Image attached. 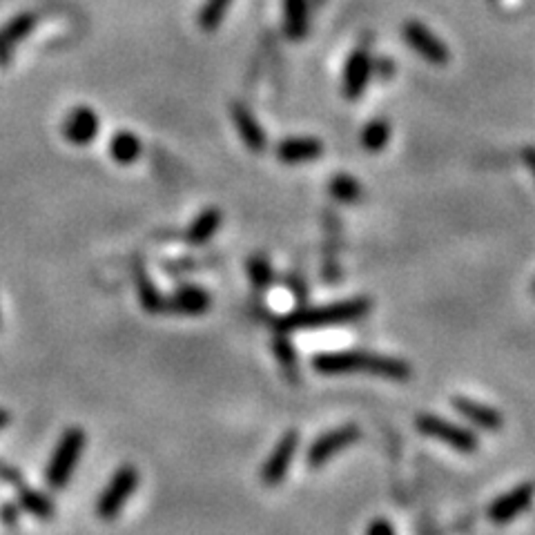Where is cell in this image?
Instances as JSON below:
<instances>
[{
  "instance_id": "1",
  "label": "cell",
  "mask_w": 535,
  "mask_h": 535,
  "mask_svg": "<svg viewBox=\"0 0 535 535\" xmlns=\"http://www.w3.org/2000/svg\"><path fill=\"white\" fill-rule=\"evenodd\" d=\"M313 368L322 375L368 373L373 377L391 382H409L410 366L397 357L368 353V350H340V353H319L313 357Z\"/></svg>"
},
{
  "instance_id": "10",
  "label": "cell",
  "mask_w": 535,
  "mask_h": 535,
  "mask_svg": "<svg viewBox=\"0 0 535 535\" xmlns=\"http://www.w3.org/2000/svg\"><path fill=\"white\" fill-rule=\"evenodd\" d=\"M99 114L88 105H79L67 114L65 123H63V134L72 145H90L99 134Z\"/></svg>"
},
{
  "instance_id": "29",
  "label": "cell",
  "mask_w": 535,
  "mask_h": 535,
  "mask_svg": "<svg viewBox=\"0 0 535 535\" xmlns=\"http://www.w3.org/2000/svg\"><path fill=\"white\" fill-rule=\"evenodd\" d=\"M288 283H290V288H292V292L297 295V299L299 301L306 299V281L299 277V274H290V277H288Z\"/></svg>"
},
{
  "instance_id": "33",
  "label": "cell",
  "mask_w": 535,
  "mask_h": 535,
  "mask_svg": "<svg viewBox=\"0 0 535 535\" xmlns=\"http://www.w3.org/2000/svg\"><path fill=\"white\" fill-rule=\"evenodd\" d=\"M317 3H322V0H317Z\"/></svg>"
},
{
  "instance_id": "16",
  "label": "cell",
  "mask_w": 535,
  "mask_h": 535,
  "mask_svg": "<svg viewBox=\"0 0 535 535\" xmlns=\"http://www.w3.org/2000/svg\"><path fill=\"white\" fill-rule=\"evenodd\" d=\"M308 22V0H283V31L288 39L304 40Z\"/></svg>"
},
{
  "instance_id": "7",
  "label": "cell",
  "mask_w": 535,
  "mask_h": 535,
  "mask_svg": "<svg viewBox=\"0 0 535 535\" xmlns=\"http://www.w3.org/2000/svg\"><path fill=\"white\" fill-rule=\"evenodd\" d=\"M297 446H299V433H283L281 440L277 442V446L272 448V453H270L268 460L262 466V479L266 487H277V484H281L286 479L292 460H295Z\"/></svg>"
},
{
  "instance_id": "26",
  "label": "cell",
  "mask_w": 535,
  "mask_h": 535,
  "mask_svg": "<svg viewBox=\"0 0 535 535\" xmlns=\"http://www.w3.org/2000/svg\"><path fill=\"white\" fill-rule=\"evenodd\" d=\"M232 4V0H205L203 9L199 13V25L201 30L214 31L226 18L228 7Z\"/></svg>"
},
{
  "instance_id": "3",
  "label": "cell",
  "mask_w": 535,
  "mask_h": 535,
  "mask_svg": "<svg viewBox=\"0 0 535 535\" xmlns=\"http://www.w3.org/2000/svg\"><path fill=\"white\" fill-rule=\"evenodd\" d=\"M85 448V433L81 427L65 428V433L58 440L56 448H54L52 457H49L47 470H45V479H47L49 488L61 491L67 487V482L74 475L76 464H79L81 455Z\"/></svg>"
},
{
  "instance_id": "22",
  "label": "cell",
  "mask_w": 535,
  "mask_h": 535,
  "mask_svg": "<svg viewBox=\"0 0 535 535\" xmlns=\"http://www.w3.org/2000/svg\"><path fill=\"white\" fill-rule=\"evenodd\" d=\"M18 505L21 509H25L27 513L34 515L39 520H52L54 513H56V506L49 500L45 493L34 491V488H21V496H18Z\"/></svg>"
},
{
  "instance_id": "23",
  "label": "cell",
  "mask_w": 535,
  "mask_h": 535,
  "mask_svg": "<svg viewBox=\"0 0 535 535\" xmlns=\"http://www.w3.org/2000/svg\"><path fill=\"white\" fill-rule=\"evenodd\" d=\"M391 139V125L384 118H375L361 130V145L368 152H382Z\"/></svg>"
},
{
  "instance_id": "4",
  "label": "cell",
  "mask_w": 535,
  "mask_h": 535,
  "mask_svg": "<svg viewBox=\"0 0 535 535\" xmlns=\"http://www.w3.org/2000/svg\"><path fill=\"white\" fill-rule=\"evenodd\" d=\"M136 487H139V470L132 464L118 466L116 473L112 475V479H109L108 487L99 496V502H96L99 518L105 520V522L116 518L123 506H125V502L132 497V493L136 491Z\"/></svg>"
},
{
  "instance_id": "30",
  "label": "cell",
  "mask_w": 535,
  "mask_h": 535,
  "mask_svg": "<svg viewBox=\"0 0 535 535\" xmlns=\"http://www.w3.org/2000/svg\"><path fill=\"white\" fill-rule=\"evenodd\" d=\"M522 161H524V166L531 170V175L535 177V148H524L522 150Z\"/></svg>"
},
{
  "instance_id": "24",
  "label": "cell",
  "mask_w": 535,
  "mask_h": 535,
  "mask_svg": "<svg viewBox=\"0 0 535 535\" xmlns=\"http://www.w3.org/2000/svg\"><path fill=\"white\" fill-rule=\"evenodd\" d=\"M328 190H331L332 199H337L340 203H357V201H361V194H364L359 181H357V178L350 177V175H335V177H332Z\"/></svg>"
},
{
  "instance_id": "32",
  "label": "cell",
  "mask_w": 535,
  "mask_h": 535,
  "mask_svg": "<svg viewBox=\"0 0 535 535\" xmlns=\"http://www.w3.org/2000/svg\"><path fill=\"white\" fill-rule=\"evenodd\" d=\"M533 292H535V283H533Z\"/></svg>"
},
{
  "instance_id": "19",
  "label": "cell",
  "mask_w": 535,
  "mask_h": 535,
  "mask_svg": "<svg viewBox=\"0 0 535 535\" xmlns=\"http://www.w3.org/2000/svg\"><path fill=\"white\" fill-rule=\"evenodd\" d=\"M31 27H34V16H31V13H21V16L9 21L7 25L0 30V63L7 61L13 45L25 39Z\"/></svg>"
},
{
  "instance_id": "17",
  "label": "cell",
  "mask_w": 535,
  "mask_h": 535,
  "mask_svg": "<svg viewBox=\"0 0 535 535\" xmlns=\"http://www.w3.org/2000/svg\"><path fill=\"white\" fill-rule=\"evenodd\" d=\"M221 221H223V217H221V210L219 208L203 210V212H201L199 217L190 223L186 239L190 241L192 246H203L205 241L212 239L214 232L221 228Z\"/></svg>"
},
{
  "instance_id": "12",
  "label": "cell",
  "mask_w": 535,
  "mask_h": 535,
  "mask_svg": "<svg viewBox=\"0 0 535 535\" xmlns=\"http://www.w3.org/2000/svg\"><path fill=\"white\" fill-rule=\"evenodd\" d=\"M453 406H455V410L462 418H466L473 427L482 428V431L496 433L505 424L502 415L496 409H491V406L482 404V401L469 400V397H453Z\"/></svg>"
},
{
  "instance_id": "28",
  "label": "cell",
  "mask_w": 535,
  "mask_h": 535,
  "mask_svg": "<svg viewBox=\"0 0 535 535\" xmlns=\"http://www.w3.org/2000/svg\"><path fill=\"white\" fill-rule=\"evenodd\" d=\"M18 515H21V509L18 505H3L0 506V520H3L7 527H13L18 522Z\"/></svg>"
},
{
  "instance_id": "14",
  "label": "cell",
  "mask_w": 535,
  "mask_h": 535,
  "mask_svg": "<svg viewBox=\"0 0 535 535\" xmlns=\"http://www.w3.org/2000/svg\"><path fill=\"white\" fill-rule=\"evenodd\" d=\"M370 74H373V63L364 49H357L353 56L346 63L344 72V94L346 99H359L364 94L366 83H368Z\"/></svg>"
},
{
  "instance_id": "18",
  "label": "cell",
  "mask_w": 535,
  "mask_h": 535,
  "mask_svg": "<svg viewBox=\"0 0 535 535\" xmlns=\"http://www.w3.org/2000/svg\"><path fill=\"white\" fill-rule=\"evenodd\" d=\"M272 350H274V357H277L279 366H281L283 377L292 384L299 382V361H297L295 346H292V341L288 340V332L283 331L274 332Z\"/></svg>"
},
{
  "instance_id": "5",
  "label": "cell",
  "mask_w": 535,
  "mask_h": 535,
  "mask_svg": "<svg viewBox=\"0 0 535 535\" xmlns=\"http://www.w3.org/2000/svg\"><path fill=\"white\" fill-rule=\"evenodd\" d=\"M418 428L422 436L433 437L437 442H444L446 446L455 448L460 453H475L478 451V437L457 424L448 422V419L437 418V415H419Z\"/></svg>"
},
{
  "instance_id": "9",
  "label": "cell",
  "mask_w": 535,
  "mask_h": 535,
  "mask_svg": "<svg viewBox=\"0 0 535 535\" xmlns=\"http://www.w3.org/2000/svg\"><path fill=\"white\" fill-rule=\"evenodd\" d=\"M533 487L531 484H522V487L511 488L509 493L497 497L491 506H488V518L496 524H509L513 522L518 515H522L524 511L531 506L533 502Z\"/></svg>"
},
{
  "instance_id": "21",
  "label": "cell",
  "mask_w": 535,
  "mask_h": 535,
  "mask_svg": "<svg viewBox=\"0 0 535 535\" xmlns=\"http://www.w3.org/2000/svg\"><path fill=\"white\" fill-rule=\"evenodd\" d=\"M109 154L121 166H130L141 157V141L132 132H116L109 141Z\"/></svg>"
},
{
  "instance_id": "2",
  "label": "cell",
  "mask_w": 535,
  "mask_h": 535,
  "mask_svg": "<svg viewBox=\"0 0 535 535\" xmlns=\"http://www.w3.org/2000/svg\"><path fill=\"white\" fill-rule=\"evenodd\" d=\"M370 308H373V301L368 297H353V299L335 301V304L317 306V308H299L279 319L274 326L283 332L344 326V324H353L357 319L366 317Z\"/></svg>"
},
{
  "instance_id": "11",
  "label": "cell",
  "mask_w": 535,
  "mask_h": 535,
  "mask_svg": "<svg viewBox=\"0 0 535 535\" xmlns=\"http://www.w3.org/2000/svg\"><path fill=\"white\" fill-rule=\"evenodd\" d=\"M324 154V143L313 136H290L283 139L277 145V157L288 166H299V163H310Z\"/></svg>"
},
{
  "instance_id": "20",
  "label": "cell",
  "mask_w": 535,
  "mask_h": 535,
  "mask_svg": "<svg viewBox=\"0 0 535 535\" xmlns=\"http://www.w3.org/2000/svg\"><path fill=\"white\" fill-rule=\"evenodd\" d=\"M136 292H139L141 306H143L148 313L159 315L163 313V310H168V299L159 292V288L154 286V281L148 277V272L141 268L136 270Z\"/></svg>"
},
{
  "instance_id": "13",
  "label": "cell",
  "mask_w": 535,
  "mask_h": 535,
  "mask_svg": "<svg viewBox=\"0 0 535 535\" xmlns=\"http://www.w3.org/2000/svg\"><path fill=\"white\" fill-rule=\"evenodd\" d=\"M210 304H212V299L201 286H181L168 299V310L186 315V317H196V315L208 313Z\"/></svg>"
},
{
  "instance_id": "27",
  "label": "cell",
  "mask_w": 535,
  "mask_h": 535,
  "mask_svg": "<svg viewBox=\"0 0 535 535\" xmlns=\"http://www.w3.org/2000/svg\"><path fill=\"white\" fill-rule=\"evenodd\" d=\"M366 535H397V533H395V527H393L388 520L379 518V520H373V522L368 524Z\"/></svg>"
},
{
  "instance_id": "25",
  "label": "cell",
  "mask_w": 535,
  "mask_h": 535,
  "mask_svg": "<svg viewBox=\"0 0 535 535\" xmlns=\"http://www.w3.org/2000/svg\"><path fill=\"white\" fill-rule=\"evenodd\" d=\"M248 277L257 290H268V288L272 286L274 270H272V263H270V259L266 257V255L259 253V255H253V257L248 259Z\"/></svg>"
},
{
  "instance_id": "15",
  "label": "cell",
  "mask_w": 535,
  "mask_h": 535,
  "mask_svg": "<svg viewBox=\"0 0 535 535\" xmlns=\"http://www.w3.org/2000/svg\"><path fill=\"white\" fill-rule=\"evenodd\" d=\"M232 121H235L237 132H239L241 141H244L250 152H263L266 150V134H263L262 125H259L257 118L253 116V112L246 105H232Z\"/></svg>"
},
{
  "instance_id": "8",
  "label": "cell",
  "mask_w": 535,
  "mask_h": 535,
  "mask_svg": "<svg viewBox=\"0 0 535 535\" xmlns=\"http://www.w3.org/2000/svg\"><path fill=\"white\" fill-rule=\"evenodd\" d=\"M404 40L424 61L433 63V65H444V63H448V47L428 27H424L422 22H406Z\"/></svg>"
},
{
  "instance_id": "6",
  "label": "cell",
  "mask_w": 535,
  "mask_h": 535,
  "mask_svg": "<svg viewBox=\"0 0 535 535\" xmlns=\"http://www.w3.org/2000/svg\"><path fill=\"white\" fill-rule=\"evenodd\" d=\"M359 437L361 431L355 424H344V427L324 433V436L317 437V440L313 442V446L308 448V464L313 466V469H319V466L326 464L332 455L353 446Z\"/></svg>"
},
{
  "instance_id": "31",
  "label": "cell",
  "mask_w": 535,
  "mask_h": 535,
  "mask_svg": "<svg viewBox=\"0 0 535 535\" xmlns=\"http://www.w3.org/2000/svg\"><path fill=\"white\" fill-rule=\"evenodd\" d=\"M9 419H12V415H9V410L0 409V431H3V428L7 427V424H9Z\"/></svg>"
}]
</instances>
